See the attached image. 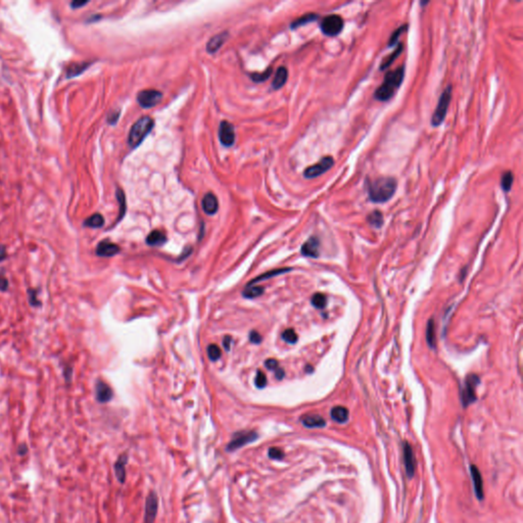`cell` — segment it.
I'll list each match as a JSON object with an SVG mask.
<instances>
[{
	"mask_svg": "<svg viewBox=\"0 0 523 523\" xmlns=\"http://www.w3.org/2000/svg\"><path fill=\"white\" fill-rule=\"evenodd\" d=\"M167 236L163 231L154 230L151 231L146 237V243L150 246H160L166 243Z\"/></svg>",
	"mask_w": 523,
	"mask_h": 523,
	"instance_id": "22",
	"label": "cell"
},
{
	"mask_svg": "<svg viewBox=\"0 0 523 523\" xmlns=\"http://www.w3.org/2000/svg\"><path fill=\"white\" fill-rule=\"evenodd\" d=\"M259 438V434L255 430H241L235 432L232 435L231 441L226 447L227 452L237 451L244 446L254 443Z\"/></svg>",
	"mask_w": 523,
	"mask_h": 523,
	"instance_id": "5",
	"label": "cell"
},
{
	"mask_svg": "<svg viewBox=\"0 0 523 523\" xmlns=\"http://www.w3.org/2000/svg\"><path fill=\"white\" fill-rule=\"evenodd\" d=\"M8 286L9 284L7 278L2 273H0V291L5 292L8 290Z\"/></svg>",
	"mask_w": 523,
	"mask_h": 523,
	"instance_id": "44",
	"label": "cell"
},
{
	"mask_svg": "<svg viewBox=\"0 0 523 523\" xmlns=\"http://www.w3.org/2000/svg\"><path fill=\"white\" fill-rule=\"evenodd\" d=\"M451 98H452V85H449L442 93L440 100H438V104L436 106V109L432 115L431 125L433 127H437V126L442 125L443 122L445 121L448 110H449V106L451 103Z\"/></svg>",
	"mask_w": 523,
	"mask_h": 523,
	"instance_id": "4",
	"label": "cell"
},
{
	"mask_svg": "<svg viewBox=\"0 0 523 523\" xmlns=\"http://www.w3.org/2000/svg\"><path fill=\"white\" fill-rule=\"evenodd\" d=\"M116 198H117V201H119V204H120V214H119V217H117L116 222H120L122 220V218L124 217V215L126 213V209H127L125 194H124V192L121 189L116 190Z\"/></svg>",
	"mask_w": 523,
	"mask_h": 523,
	"instance_id": "33",
	"label": "cell"
},
{
	"mask_svg": "<svg viewBox=\"0 0 523 523\" xmlns=\"http://www.w3.org/2000/svg\"><path fill=\"white\" fill-rule=\"evenodd\" d=\"M319 239L316 237L309 238L301 246V254L305 257L317 258L319 256Z\"/></svg>",
	"mask_w": 523,
	"mask_h": 523,
	"instance_id": "19",
	"label": "cell"
},
{
	"mask_svg": "<svg viewBox=\"0 0 523 523\" xmlns=\"http://www.w3.org/2000/svg\"><path fill=\"white\" fill-rule=\"evenodd\" d=\"M72 375H73V369L71 366H65L64 370H63V376H64V379L66 382H70L71 379H72Z\"/></svg>",
	"mask_w": 523,
	"mask_h": 523,
	"instance_id": "46",
	"label": "cell"
},
{
	"mask_svg": "<svg viewBox=\"0 0 523 523\" xmlns=\"http://www.w3.org/2000/svg\"><path fill=\"white\" fill-rule=\"evenodd\" d=\"M407 28H408V26H407V25H405V26H403V27L399 28V29H398L397 31H395V32L393 33V35H392L391 39H390L389 45H390V46H393V45H395V44H396V42L398 41V39H399V37H400V35H401V34H402L403 32H405V31H407Z\"/></svg>",
	"mask_w": 523,
	"mask_h": 523,
	"instance_id": "41",
	"label": "cell"
},
{
	"mask_svg": "<svg viewBox=\"0 0 523 523\" xmlns=\"http://www.w3.org/2000/svg\"><path fill=\"white\" fill-rule=\"evenodd\" d=\"M404 463L406 467V472L408 477L412 478L415 474L416 470V460L414 457V453L412 447L409 443L404 444Z\"/></svg>",
	"mask_w": 523,
	"mask_h": 523,
	"instance_id": "13",
	"label": "cell"
},
{
	"mask_svg": "<svg viewBox=\"0 0 523 523\" xmlns=\"http://www.w3.org/2000/svg\"><path fill=\"white\" fill-rule=\"evenodd\" d=\"M265 366L267 367V369L271 370V371H274V372H276V371L280 368L277 360H275V359H268V360H266L265 361Z\"/></svg>",
	"mask_w": 523,
	"mask_h": 523,
	"instance_id": "42",
	"label": "cell"
},
{
	"mask_svg": "<svg viewBox=\"0 0 523 523\" xmlns=\"http://www.w3.org/2000/svg\"><path fill=\"white\" fill-rule=\"evenodd\" d=\"M28 452H29V448H28L27 444H25V443L20 444V445L18 446V449H16V454H18L20 457L25 456V455L28 454Z\"/></svg>",
	"mask_w": 523,
	"mask_h": 523,
	"instance_id": "45",
	"label": "cell"
},
{
	"mask_svg": "<svg viewBox=\"0 0 523 523\" xmlns=\"http://www.w3.org/2000/svg\"><path fill=\"white\" fill-rule=\"evenodd\" d=\"M231 343H232V340L231 337L229 335L225 336V339L223 341V347L226 350H230V346H231Z\"/></svg>",
	"mask_w": 523,
	"mask_h": 523,
	"instance_id": "49",
	"label": "cell"
},
{
	"mask_svg": "<svg viewBox=\"0 0 523 523\" xmlns=\"http://www.w3.org/2000/svg\"><path fill=\"white\" fill-rule=\"evenodd\" d=\"M222 350L217 345H210L208 347V357L211 361H217L221 358Z\"/></svg>",
	"mask_w": 523,
	"mask_h": 523,
	"instance_id": "35",
	"label": "cell"
},
{
	"mask_svg": "<svg viewBox=\"0 0 523 523\" xmlns=\"http://www.w3.org/2000/svg\"><path fill=\"white\" fill-rule=\"evenodd\" d=\"M367 221L371 226L379 228L383 224L382 214L379 211H374L367 217Z\"/></svg>",
	"mask_w": 523,
	"mask_h": 523,
	"instance_id": "29",
	"label": "cell"
},
{
	"mask_svg": "<svg viewBox=\"0 0 523 523\" xmlns=\"http://www.w3.org/2000/svg\"><path fill=\"white\" fill-rule=\"evenodd\" d=\"M114 393L111 386L103 380H97L95 384V398L97 402L105 404L113 399Z\"/></svg>",
	"mask_w": 523,
	"mask_h": 523,
	"instance_id": "14",
	"label": "cell"
},
{
	"mask_svg": "<svg viewBox=\"0 0 523 523\" xmlns=\"http://www.w3.org/2000/svg\"><path fill=\"white\" fill-rule=\"evenodd\" d=\"M426 341L430 348H435L436 346V340H435V326L434 321L429 320V322L426 327Z\"/></svg>",
	"mask_w": 523,
	"mask_h": 523,
	"instance_id": "28",
	"label": "cell"
},
{
	"mask_svg": "<svg viewBox=\"0 0 523 523\" xmlns=\"http://www.w3.org/2000/svg\"><path fill=\"white\" fill-rule=\"evenodd\" d=\"M398 182L393 177H379L373 181L368 182V196L369 199L376 204H383L389 201L396 193Z\"/></svg>",
	"mask_w": 523,
	"mask_h": 523,
	"instance_id": "1",
	"label": "cell"
},
{
	"mask_svg": "<svg viewBox=\"0 0 523 523\" xmlns=\"http://www.w3.org/2000/svg\"><path fill=\"white\" fill-rule=\"evenodd\" d=\"M333 165H334V160L332 157H324L317 164L307 168L305 170V173H303V176H305L307 179L317 178L319 176L323 175L327 171H329L330 169L333 167Z\"/></svg>",
	"mask_w": 523,
	"mask_h": 523,
	"instance_id": "7",
	"label": "cell"
},
{
	"mask_svg": "<svg viewBox=\"0 0 523 523\" xmlns=\"http://www.w3.org/2000/svg\"><path fill=\"white\" fill-rule=\"evenodd\" d=\"M128 460H129L128 455L122 454L120 455L119 458H117L114 466L116 479L119 480V482L122 484H124L126 481V465L128 463Z\"/></svg>",
	"mask_w": 523,
	"mask_h": 523,
	"instance_id": "16",
	"label": "cell"
},
{
	"mask_svg": "<svg viewBox=\"0 0 523 523\" xmlns=\"http://www.w3.org/2000/svg\"><path fill=\"white\" fill-rule=\"evenodd\" d=\"M331 418L339 423H345L349 419V410L345 407L337 406L331 410Z\"/></svg>",
	"mask_w": 523,
	"mask_h": 523,
	"instance_id": "24",
	"label": "cell"
},
{
	"mask_svg": "<svg viewBox=\"0 0 523 523\" xmlns=\"http://www.w3.org/2000/svg\"><path fill=\"white\" fill-rule=\"evenodd\" d=\"M96 255L101 258H111L120 252V247L110 240L100 241L96 246Z\"/></svg>",
	"mask_w": 523,
	"mask_h": 523,
	"instance_id": "12",
	"label": "cell"
},
{
	"mask_svg": "<svg viewBox=\"0 0 523 523\" xmlns=\"http://www.w3.org/2000/svg\"><path fill=\"white\" fill-rule=\"evenodd\" d=\"M282 340L288 344H295L297 342V334L293 329H286L282 333Z\"/></svg>",
	"mask_w": 523,
	"mask_h": 523,
	"instance_id": "37",
	"label": "cell"
},
{
	"mask_svg": "<svg viewBox=\"0 0 523 523\" xmlns=\"http://www.w3.org/2000/svg\"><path fill=\"white\" fill-rule=\"evenodd\" d=\"M162 97V92L155 89H147L142 90L137 94V101L142 108L149 109L157 106L161 101Z\"/></svg>",
	"mask_w": 523,
	"mask_h": 523,
	"instance_id": "8",
	"label": "cell"
},
{
	"mask_svg": "<svg viewBox=\"0 0 523 523\" xmlns=\"http://www.w3.org/2000/svg\"><path fill=\"white\" fill-rule=\"evenodd\" d=\"M288 78H289L288 69H286L285 66L278 67V70L275 73V77L272 83V87L275 90L280 89L282 86H284V84L286 83V81H288Z\"/></svg>",
	"mask_w": 523,
	"mask_h": 523,
	"instance_id": "23",
	"label": "cell"
},
{
	"mask_svg": "<svg viewBox=\"0 0 523 523\" xmlns=\"http://www.w3.org/2000/svg\"><path fill=\"white\" fill-rule=\"evenodd\" d=\"M479 382V379L476 375H469L465 382V387L462 394V402L464 407L469 406L470 404L475 401V391L476 386Z\"/></svg>",
	"mask_w": 523,
	"mask_h": 523,
	"instance_id": "9",
	"label": "cell"
},
{
	"mask_svg": "<svg viewBox=\"0 0 523 523\" xmlns=\"http://www.w3.org/2000/svg\"><path fill=\"white\" fill-rule=\"evenodd\" d=\"M201 207L204 212L208 215H215L219 209L218 198L214 193H207L201 200Z\"/></svg>",
	"mask_w": 523,
	"mask_h": 523,
	"instance_id": "18",
	"label": "cell"
},
{
	"mask_svg": "<svg viewBox=\"0 0 523 523\" xmlns=\"http://www.w3.org/2000/svg\"><path fill=\"white\" fill-rule=\"evenodd\" d=\"M272 72H273L272 67H268L267 71H265L263 73H254V74H251L250 78L252 79V81H254V82L262 83V82H265L266 80H268L270 78Z\"/></svg>",
	"mask_w": 523,
	"mask_h": 523,
	"instance_id": "36",
	"label": "cell"
},
{
	"mask_svg": "<svg viewBox=\"0 0 523 523\" xmlns=\"http://www.w3.org/2000/svg\"><path fill=\"white\" fill-rule=\"evenodd\" d=\"M91 62L88 61H80V62H74L71 65L67 66L65 76L67 79L75 78L79 75H81L83 72H85L88 67L90 66Z\"/></svg>",
	"mask_w": 523,
	"mask_h": 523,
	"instance_id": "20",
	"label": "cell"
},
{
	"mask_svg": "<svg viewBox=\"0 0 523 523\" xmlns=\"http://www.w3.org/2000/svg\"><path fill=\"white\" fill-rule=\"evenodd\" d=\"M285 456L284 452L279 448H270L268 451V457L272 460H282Z\"/></svg>",
	"mask_w": 523,
	"mask_h": 523,
	"instance_id": "39",
	"label": "cell"
},
{
	"mask_svg": "<svg viewBox=\"0 0 523 523\" xmlns=\"http://www.w3.org/2000/svg\"><path fill=\"white\" fill-rule=\"evenodd\" d=\"M219 139L224 146H232L235 142V132L233 126L227 122L223 121L219 128Z\"/></svg>",
	"mask_w": 523,
	"mask_h": 523,
	"instance_id": "11",
	"label": "cell"
},
{
	"mask_svg": "<svg viewBox=\"0 0 523 523\" xmlns=\"http://www.w3.org/2000/svg\"><path fill=\"white\" fill-rule=\"evenodd\" d=\"M119 116H120V112H113V113H111L109 115V117H108L109 124H116L117 119H119Z\"/></svg>",
	"mask_w": 523,
	"mask_h": 523,
	"instance_id": "47",
	"label": "cell"
},
{
	"mask_svg": "<svg viewBox=\"0 0 523 523\" xmlns=\"http://www.w3.org/2000/svg\"><path fill=\"white\" fill-rule=\"evenodd\" d=\"M327 303L326 296L323 293H316L312 297V305L317 309H323L325 308Z\"/></svg>",
	"mask_w": 523,
	"mask_h": 523,
	"instance_id": "34",
	"label": "cell"
},
{
	"mask_svg": "<svg viewBox=\"0 0 523 523\" xmlns=\"http://www.w3.org/2000/svg\"><path fill=\"white\" fill-rule=\"evenodd\" d=\"M264 292H265V289L263 288V286H254V285L247 286L246 285L245 290L242 292V295L245 298H255V297L261 296Z\"/></svg>",
	"mask_w": 523,
	"mask_h": 523,
	"instance_id": "27",
	"label": "cell"
},
{
	"mask_svg": "<svg viewBox=\"0 0 523 523\" xmlns=\"http://www.w3.org/2000/svg\"><path fill=\"white\" fill-rule=\"evenodd\" d=\"M227 38H228V33L227 32H223L221 34H219V35L214 36L207 44L208 53L215 54L216 52H218L219 48H220L225 43Z\"/></svg>",
	"mask_w": 523,
	"mask_h": 523,
	"instance_id": "21",
	"label": "cell"
},
{
	"mask_svg": "<svg viewBox=\"0 0 523 523\" xmlns=\"http://www.w3.org/2000/svg\"><path fill=\"white\" fill-rule=\"evenodd\" d=\"M105 225V218L98 213L93 214L84 221V226L88 228H101Z\"/></svg>",
	"mask_w": 523,
	"mask_h": 523,
	"instance_id": "25",
	"label": "cell"
},
{
	"mask_svg": "<svg viewBox=\"0 0 523 523\" xmlns=\"http://www.w3.org/2000/svg\"><path fill=\"white\" fill-rule=\"evenodd\" d=\"M255 384L260 390L264 389V387L267 385V377L261 370L257 371V375L255 377Z\"/></svg>",
	"mask_w": 523,
	"mask_h": 523,
	"instance_id": "40",
	"label": "cell"
},
{
	"mask_svg": "<svg viewBox=\"0 0 523 523\" xmlns=\"http://www.w3.org/2000/svg\"><path fill=\"white\" fill-rule=\"evenodd\" d=\"M318 18L317 14H314V13H309V14H305L300 16L299 19L295 20L292 24H291V28L292 29H295V28H298V27H301V26H305L307 25L308 23H311V22H314L316 21Z\"/></svg>",
	"mask_w": 523,
	"mask_h": 523,
	"instance_id": "30",
	"label": "cell"
},
{
	"mask_svg": "<svg viewBox=\"0 0 523 523\" xmlns=\"http://www.w3.org/2000/svg\"><path fill=\"white\" fill-rule=\"evenodd\" d=\"M275 375H276V378L281 380L283 377H284V370L282 368H279L276 372H275Z\"/></svg>",
	"mask_w": 523,
	"mask_h": 523,
	"instance_id": "51",
	"label": "cell"
},
{
	"mask_svg": "<svg viewBox=\"0 0 523 523\" xmlns=\"http://www.w3.org/2000/svg\"><path fill=\"white\" fill-rule=\"evenodd\" d=\"M470 473H471L472 481H473L475 496L479 501H481L484 499V491H483V480L480 474V471L475 465H471Z\"/></svg>",
	"mask_w": 523,
	"mask_h": 523,
	"instance_id": "15",
	"label": "cell"
},
{
	"mask_svg": "<svg viewBox=\"0 0 523 523\" xmlns=\"http://www.w3.org/2000/svg\"><path fill=\"white\" fill-rule=\"evenodd\" d=\"M7 258V252L6 247L3 244H0V262L4 261Z\"/></svg>",
	"mask_w": 523,
	"mask_h": 523,
	"instance_id": "48",
	"label": "cell"
},
{
	"mask_svg": "<svg viewBox=\"0 0 523 523\" xmlns=\"http://www.w3.org/2000/svg\"><path fill=\"white\" fill-rule=\"evenodd\" d=\"M262 335L256 331V330H252L250 331L249 333V342L251 344H261L262 343Z\"/></svg>",
	"mask_w": 523,
	"mask_h": 523,
	"instance_id": "43",
	"label": "cell"
},
{
	"mask_svg": "<svg viewBox=\"0 0 523 523\" xmlns=\"http://www.w3.org/2000/svg\"><path fill=\"white\" fill-rule=\"evenodd\" d=\"M300 421L302 425L307 428H321L326 425V421L321 416L316 414L302 416L300 418Z\"/></svg>",
	"mask_w": 523,
	"mask_h": 523,
	"instance_id": "17",
	"label": "cell"
},
{
	"mask_svg": "<svg viewBox=\"0 0 523 523\" xmlns=\"http://www.w3.org/2000/svg\"><path fill=\"white\" fill-rule=\"evenodd\" d=\"M37 295H38V291L36 290H33V289L28 290L29 302H30V305L34 308H37L41 306V301L37 298Z\"/></svg>",
	"mask_w": 523,
	"mask_h": 523,
	"instance_id": "38",
	"label": "cell"
},
{
	"mask_svg": "<svg viewBox=\"0 0 523 523\" xmlns=\"http://www.w3.org/2000/svg\"><path fill=\"white\" fill-rule=\"evenodd\" d=\"M159 510V499L155 492H150L145 502V515L144 523H154Z\"/></svg>",
	"mask_w": 523,
	"mask_h": 523,
	"instance_id": "10",
	"label": "cell"
},
{
	"mask_svg": "<svg viewBox=\"0 0 523 523\" xmlns=\"http://www.w3.org/2000/svg\"><path fill=\"white\" fill-rule=\"evenodd\" d=\"M405 77V66H401L393 72L387 73L383 83L374 92V98L379 101L390 100L402 85Z\"/></svg>",
	"mask_w": 523,
	"mask_h": 523,
	"instance_id": "2",
	"label": "cell"
},
{
	"mask_svg": "<svg viewBox=\"0 0 523 523\" xmlns=\"http://www.w3.org/2000/svg\"><path fill=\"white\" fill-rule=\"evenodd\" d=\"M513 182H514V175L510 171L505 172L503 174L502 180H501V186H502L503 190L506 191V192L510 191Z\"/></svg>",
	"mask_w": 523,
	"mask_h": 523,
	"instance_id": "32",
	"label": "cell"
},
{
	"mask_svg": "<svg viewBox=\"0 0 523 523\" xmlns=\"http://www.w3.org/2000/svg\"><path fill=\"white\" fill-rule=\"evenodd\" d=\"M86 4H88V1H73L71 3V6H72V8H79V7L84 6V5H86Z\"/></svg>",
	"mask_w": 523,
	"mask_h": 523,
	"instance_id": "50",
	"label": "cell"
},
{
	"mask_svg": "<svg viewBox=\"0 0 523 523\" xmlns=\"http://www.w3.org/2000/svg\"><path fill=\"white\" fill-rule=\"evenodd\" d=\"M320 29L326 36L333 37L339 35L344 29V20L337 14H331L324 18L320 24Z\"/></svg>",
	"mask_w": 523,
	"mask_h": 523,
	"instance_id": "6",
	"label": "cell"
},
{
	"mask_svg": "<svg viewBox=\"0 0 523 523\" xmlns=\"http://www.w3.org/2000/svg\"><path fill=\"white\" fill-rule=\"evenodd\" d=\"M155 126V121L150 116H142L135 123L129 133L128 142L129 145L133 148L137 147L151 132Z\"/></svg>",
	"mask_w": 523,
	"mask_h": 523,
	"instance_id": "3",
	"label": "cell"
},
{
	"mask_svg": "<svg viewBox=\"0 0 523 523\" xmlns=\"http://www.w3.org/2000/svg\"><path fill=\"white\" fill-rule=\"evenodd\" d=\"M402 52H403V45L400 44V45L398 46V48L395 50V52H394L392 55H390L389 57H387V58L381 62V64H380V70H384V69H386V67H389V66H390V65H391V64L397 59V58L400 56V54H401Z\"/></svg>",
	"mask_w": 523,
	"mask_h": 523,
	"instance_id": "31",
	"label": "cell"
},
{
	"mask_svg": "<svg viewBox=\"0 0 523 523\" xmlns=\"http://www.w3.org/2000/svg\"><path fill=\"white\" fill-rule=\"evenodd\" d=\"M291 271L290 268H286V269H277V270H272V271H269L267 273H264L262 274L261 276L255 278L254 280H251L250 282H248L247 286L249 285H254L255 283H257L258 281H262V280H266V279H269V278H272L274 276H277V275H280V274H283L285 272H289Z\"/></svg>",
	"mask_w": 523,
	"mask_h": 523,
	"instance_id": "26",
	"label": "cell"
}]
</instances>
